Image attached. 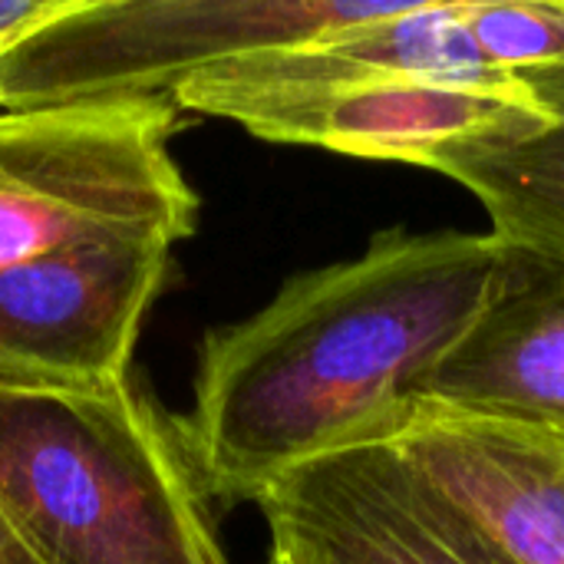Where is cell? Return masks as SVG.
<instances>
[{"mask_svg": "<svg viewBox=\"0 0 564 564\" xmlns=\"http://www.w3.org/2000/svg\"><path fill=\"white\" fill-rule=\"evenodd\" d=\"M0 516L43 564H228L178 420L132 383L0 387Z\"/></svg>", "mask_w": 564, "mask_h": 564, "instance_id": "cell-2", "label": "cell"}, {"mask_svg": "<svg viewBox=\"0 0 564 564\" xmlns=\"http://www.w3.org/2000/svg\"><path fill=\"white\" fill-rule=\"evenodd\" d=\"M175 122L165 96L0 109V271L89 241L188 238L198 198L169 152Z\"/></svg>", "mask_w": 564, "mask_h": 564, "instance_id": "cell-3", "label": "cell"}, {"mask_svg": "<svg viewBox=\"0 0 564 564\" xmlns=\"http://www.w3.org/2000/svg\"><path fill=\"white\" fill-rule=\"evenodd\" d=\"M7 50H10V46H7V43H0V56H3V53H7Z\"/></svg>", "mask_w": 564, "mask_h": 564, "instance_id": "cell-15", "label": "cell"}, {"mask_svg": "<svg viewBox=\"0 0 564 564\" xmlns=\"http://www.w3.org/2000/svg\"><path fill=\"white\" fill-rule=\"evenodd\" d=\"M466 23L479 56L502 76L522 79L545 99L564 79V0L552 3H476Z\"/></svg>", "mask_w": 564, "mask_h": 564, "instance_id": "cell-11", "label": "cell"}, {"mask_svg": "<svg viewBox=\"0 0 564 564\" xmlns=\"http://www.w3.org/2000/svg\"><path fill=\"white\" fill-rule=\"evenodd\" d=\"M430 169L479 198L499 241L564 254V102L529 135L453 145Z\"/></svg>", "mask_w": 564, "mask_h": 564, "instance_id": "cell-10", "label": "cell"}, {"mask_svg": "<svg viewBox=\"0 0 564 564\" xmlns=\"http://www.w3.org/2000/svg\"><path fill=\"white\" fill-rule=\"evenodd\" d=\"M509 562L564 564V430L440 397L364 423Z\"/></svg>", "mask_w": 564, "mask_h": 564, "instance_id": "cell-8", "label": "cell"}, {"mask_svg": "<svg viewBox=\"0 0 564 564\" xmlns=\"http://www.w3.org/2000/svg\"><path fill=\"white\" fill-rule=\"evenodd\" d=\"M397 0H79L0 56V109L155 99L195 73L367 23Z\"/></svg>", "mask_w": 564, "mask_h": 564, "instance_id": "cell-4", "label": "cell"}, {"mask_svg": "<svg viewBox=\"0 0 564 564\" xmlns=\"http://www.w3.org/2000/svg\"><path fill=\"white\" fill-rule=\"evenodd\" d=\"M0 564H43L17 539V532L7 525L3 516H0Z\"/></svg>", "mask_w": 564, "mask_h": 564, "instance_id": "cell-13", "label": "cell"}, {"mask_svg": "<svg viewBox=\"0 0 564 564\" xmlns=\"http://www.w3.org/2000/svg\"><path fill=\"white\" fill-rule=\"evenodd\" d=\"M291 564H516L383 440L357 426L254 502Z\"/></svg>", "mask_w": 564, "mask_h": 564, "instance_id": "cell-6", "label": "cell"}, {"mask_svg": "<svg viewBox=\"0 0 564 564\" xmlns=\"http://www.w3.org/2000/svg\"><path fill=\"white\" fill-rule=\"evenodd\" d=\"M79 0H0V43L13 46L33 30L59 20Z\"/></svg>", "mask_w": 564, "mask_h": 564, "instance_id": "cell-12", "label": "cell"}, {"mask_svg": "<svg viewBox=\"0 0 564 564\" xmlns=\"http://www.w3.org/2000/svg\"><path fill=\"white\" fill-rule=\"evenodd\" d=\"M172 102L178 112L231 119L268 142L423 169L453 145L519 139L558 119L539 89L512 76H291L258 56L195 73Z\"/></svg>", "mask_w": 564, "mask_h": 564, "instance_id": "cell-5", "label": "cell"}, {"mask_svg": "<svg viewBox=\"0 0 564 564\" xmlns=\"http://www.w3.org/2000/svg\"><path fill=\"white\" fill-rule=\"evenodd\" d=\"M264 564H291L288 558H281L278 552H268V558H264Z\"/></svg>", "mask_w": 564, "mask_h": 564, "instance_id": "cell-14", "label": "cell"}, {"mask_svg": "<svg viewBox=\"0 0 564 564\" xmlns=\"http://www.w3.org/2000/svg\"><path fill=\"white\" fill-rule=\"evenodd\" d=\"M416 393L564 430V254L509 245L496 301Z\"/></svg>", "mask_w": 564, "mask_h": 564, "instance_id": "cell-9", "label": "cell"}, {"mask_svg": "<svg viewBox=\"0 0 564 564\" xmlns=\"http://www.w3.org/2000/svg\"><path fill=\"white\" fill-rule=\"evenodd\" d=\"M492 231L390 228L301 271L251 317L205 337L185 449L212 502H258L294 466L413 397L496 301Z\"/></svg>", "mask_w": 564, "mask_h": 564, "instance_id": "cell-1", "label": "cell"}, {"mask_svg": "<svg viewBox=\"0 0 564 564\" xmlns=\"http://www.w3.org/2000/svg\"><path fill=\"white\" fill-rule=\"evenodd\" d=\"M172 245L89 241L0 271V387L112 390L129 383L135 337Z\"/></svg>", "mask_w": 564, "mask_h": 564, "instance_id": "cell-7", "label": "cell"}]
</instances>
